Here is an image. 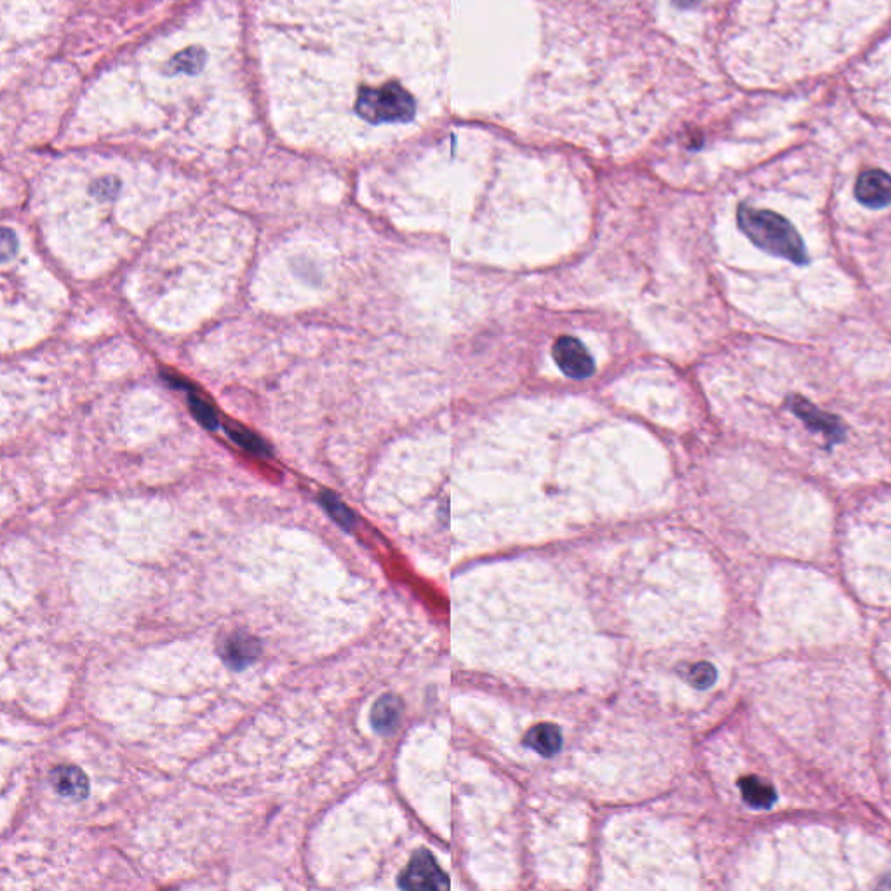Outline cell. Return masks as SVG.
<instances>
[{
    "label": "cell",
    "mask_w": 891,
    "mask_h": 891,
    "mask_svg": "<svg viewBox=\"0 0 891 891\" xmlns=\"http://www.w3.org/2000/svg\"><path fill=\"white\" fill-rule=\"evenodd\" d=\"M747 56L764 84L838 67L891 18V0H745Z\"/></svg>",
    "instance_id": "6da1fadb"
},
{
    "label": "cell",
    "mask_w": 891,
    "mask_h": 891,
    "mask_svg": "<svg viewBox=\"0 0 891 891\" xmlns=\"http://www.w3.org/2000/svg\"><path fill=\"white\" fill-rule=\"evenodd\" d=\"M737 223L740 230L768 255L784 258L794 265L810 262L803 237L787 218L775 211L742 204L737 209Z\"/></svg>",
    "instance_id": "7a4b0ae2"
},
{
    "label": "cell",
    "mask_w": 891,
    "mask_h": 891,
    "mask_svg": "<svg viewBox=\"0 0 891 891\" xmlns=\"http://www.w3.org/2000/svg\"><path fill=\"white\" fill-rule=\"evenodd\" d=\"M851 86L871 112L891 119V35L858 63Z\"/></svg>",
    "instance_id": "3957f363"
},
{
    "label": "cell",
    "mask_w": 891,
    "mask_h": 891,
    "mask_svg": "<svg viewBox=\"0 0 891 891\" xmlns=\"http://www.w3.org/2000/svg\"><path fill=\"white\" fill-rule=\"evenodd\" d=\"M357 112L371 124L409 122L415 115V100L399 84H385L382 88L362 91Z\"/></svg>",
    "instance_id": "277c9868"
},
{
    "label": "cell",
    "mask_w": 891,
    "mask_h": 891,
    "mask_svg": "<svg viewBox=\"0 0 891 891\" xmlns=\"http://www.w3.org/2000/svg\"><path fill=\"white\" fill-rule=\"evenodd\" d=\"M399 886L404 890H448L449 879L429 850H418L402 872Z\"/></svg>",
    "instance_id": "5b68a950"
},
{
    "label": "cell",
    "mask_w": 891,
    "mask_h": 891,
    "mask_svg": "<svg viewBox=\"0 0 891 891\" xmlns=\"http://www.w3.org/2000/svg\"><path fill=\"white\" fill-rule=\"evenodd\" d=\"M552 356L564 375L573 380H585L594 373L596 364L587 347L573 336H561L552 347Z\"/></svg>",
    "instance_id": "8992f818"
},
{
    "label": "cell",
    "mask_w": 891,
    "mask_h": 891,
    "mask_svg": "<svg viewBox=\"0 0 891 891\" xmlns=\"http://www.w3.org/2000/svg\"><path fill=\"white\" fill-rule=\"evenodd\" d=\"M787 404H789L792 413L806 423L808 429L822 432L831 441H841L845 437V423L841 422L838 416L820 411L817 406H813L810 401H806L801 396L789 397Z\"/></svg>",
    "instance_id": "52a82bcc"
},
{
    "label": "cell",
    "mask_w": 891,
    "mask_h": 891,
    "mask_svg": "<svg viewBox=\"0 0 891 891\" xmlns=\"http://www.w3.org/2000/svg\"><path fill=\"white\" fill-rule=\"evenodd\" d=\"M858 202L871 209H881L891 204V175L883 169H867L860 173L855 183Z\"/></svg>",
    "instance_id": "ba28073f"
},
{
    "label": "cell",
    "mask_w": 891,
    "mask_h": 891,
    "mask_svg": "<svg viewBox=\"0 0 891 891\" xmlns=\"http://www.w3.org/2000/svg\"><path fill=\"white\" fill-rule=\"evenodd\" d=\"M51 784L63 798L82 799L89 791L88 778L75 766H60L51 773Z\"/></svg>",
    "instance_id": "9c48e42d"
},
{
    "label": "cell",
    "mask_w": 891,
    "mask_h": 891,
    "mask_svg": "<svg viewBox=\"0 0 891 891\" xmlns=\"http://www.w3.org/2000/svg\"><path fill=\"white\" fill-rule=\"evenodd\" d=\"M524 745L538 752V754H542L545 758H550V756H554L556 752H559L561 745H563L561 730L554 724H538L535 728H531L530 733L526 735Z\"/></svg>",
    "instance_id": "30bf717a"
},
{
    "label": "cell",
    "mask_w": 891,
    "mask_h": 891,
    "mask_svg": "<svg viewBox=\"0 0 891 891\" xmlns=\"http://www.w3.org/2000/svg\"><path fill=\"white\" fill-rule=\"evenodd\" d=\"M745 803L756 810H768L777 801V791L773 785L759 777H744L738 782Z\"/></svg>",
    "instance_id": "8fae6325"
},
{
    "label": "cell",
    "mask_w": 891,
    "mask_h": 891,
    "mask_svg": "<svg viewBox=\"0 0 891 891\" xmlns=\"http://www.w3.org/2000/svg\"><path fill=\"white\" fill-rule=\"evenodd\" d=\"M402 704L401 700L392 695L382 697L376 702L371 712V723L378 733H392L396 730L397 723L401 719Z\"/></svg>",
    "instance_id": "7c38bea8"
},
{
    "label": "cell",
    "mask_w": 891,
    "mask_h": 891,
    "mask_svg": "<svg viewBox=\"0 0 891 891\" xmlns=\"http://www.w3.org/2000/svg\"><path fill=\"white\" fill-rule=\"evenodd\" d=\"M188 404H190V409H192L195 418H197L206 429H218L220 422H218V416H216L215 409L209 406V402L204 401L202 397L195 396V394H190V396H188Z\"/></svg>",
    "instance_id": "4fadbf2b"
},
{
    "label": "cell",
    "mask_w": 891,
    "mask_h": 891,
    "mask_svg": "<svg viewBox=\"0 0 891 891\" xmlns=\"http://www.w3.org/2000/svg\"><path fill=\"white\" fill-rule=\"evenodd\" d=\"M227 655L235 664H248L251 655H256L255 643L251 639H235L234 643L228 644Z\"/></svg>",
    "instance_id": "5bb4252c"
},
{
    "label": "cell",
    "mask_w": 891,
    "mask_h": 891,
    "mask_svg": "<svg viewBox=\"0 0 891 891\" xmlns=\"http://www.w3.org/2000/svg\"><path fill=\"white\" fill-rule=\"evenodd\" d=\"M716 677V669L711 664H697L691 667L688 679L698 690H705V688H711L714 681H716Z\"/></svg>",
    "instance_id": "9a60e30c"
},
{
    "label": "cell",
    "mask_w": 891,
    "mask_h": 891,
    "mask_svg": "<svg viewBox=\"0 0 891 891\" xmlns=\"http://www.w3.org/2000/svg\"><path fill=\"white\" fill-rule=\"evenodd\" d=\"M227 432L228 436L232 437V441L239 444V446H242L244 449H249V451H253V453H265V451H267V446H265L258 437L253 436L251 432H248V430L235 427V429H228Z\"/></svg>",
    "instance_id": "2e32d148"
},
{
    "label": "cell",
    "mask_w": 891,
    "mask_h": 891,
    "mask_svg": "<svg viewBox=\"0 0 891 891\" xmlns=\"http://www.w3.org/2000/svg\"><path fill=\"white\" fill-rule=\"evenodd\" d=\"M322 502H324V507L328 509L329 514L335 517L338 523L343 524L345 528L352 526V523H354V516H352V512H350L340 500H336L333 495H324L322 496Z\"/></svg>",
    "instance_id": "e0dca14e"
},
{
    "label": "cell",
    "mask_w": 891,
    "mask_h": 891,
    "mask_svg": "<svg viewBox=\"0 0 891 891\" xmlns=\"http://www.w3.org/2000/svg\"><path fill=\"white\" fill-rule=\"evenodd\" d=\"M9 249L16 251V237L11 234L9 228H6V230H4V235H2V258H4L6 262L13 256V253H11Z\"/></svg>",
    "instance_id": "ac0fdd59"
},
{
    "label": "cell",
    "mask_w": 891,
    "mask_h": 891,
    "mask_svg": "<svg viewBox=\"0 0 891 891\" xmlns=\"http://www.w3.org/2000/svg\"><path fill=\"white\" fill-rule=\"evenodd\" d=\"M698 2H700V0H676L677 6L681 7L697 6Z\"/></svg>",
    "instance_id": "d6986e66"
}]
</instances>
